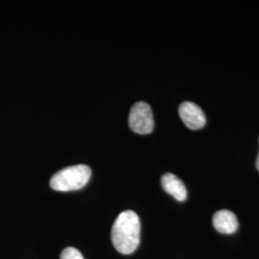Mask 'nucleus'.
<instances>
[{
	"instance_id": "1",
	"label": "nucleus",
	"mask_w": 259,
	"mask_h": 259,
	"mask_svg": "<svg viewBox=\"0 0 259 259\" xmlns=\"http://www.w3.org/2000/svg\"><path fill=\"white\" fill-rule=\"evenodd\" d=\"M140 230L137 213L133 210L121 212L111 228V241L114 248L122 254L133 253L140 243Z\"/></svg>"
},
{
	"instance_id": "2",
	"label": "nucleus",
	"mask_w": 259,
	"mask_h": 259,
	"mask_svg": "<svg viewBox=\"0 0 259 259\" xmlns=\"http://www.w3.org/2000/svg\"><path fill=\"white\" fill-rule=\"evenodd\" d=\"M92 176V169L85 164L66 167L55 173L49 185L56 191H74L83 188Z\"/></svg>"
},
{
	"instance_id": "3",
	"label": "nucleus",
	"mask_w": 259,
	"mask_h": 259,
	"mask_svg": "<svg viewBox=\"0 0 259 259\" xmlns=\"http://www.w3.org/2000/svg\"><path fill=\"white\" fill-rule=\"evenodd\" d=\"M130 128L139 135H148L154 130V116L147 103H136L131 109Z\"/></svg>"
},
{
	"instance_id": "4",
	"label": "nucleus",
	"mask_w": 259,
	"mask_h": 259,
	"mask_svg": "<svg viewBox=\"0 0 259 259\" xmlns=\"http://www.w3.org/2000/svg\"><path fill=\"white\" fill-rule=\"evenodd\" d=\"M179 114L185 126L189 129H202L206 123L204 111L194 103H182L179 108Z\"/></svg>"
},
{
	"instance_id": "5",
	"label": "nucleus",
	"mask_w": 259,
	"mask_h": 259,
	"mask_svg": "<svg viewBox=\"0 0 259 259\" xmlns=\"http://www.w3.org/2000/svg\"><path fill=\"white\" fill-rule=\"evenodd\" d=\"M213 227L223 234H232L238 229V220L231 210L222 209L213 215Z\"/></svg>"
},
{
	"instance_id": "6",
	"label": "nucleus",
	"mask_w": 259,
	"mask_h": 259,
	"mask_svg": "<svg viewBox=\"0 0 259 259\" xmlns=\"http://www.w3.org/2000/svg\"><path fill=\"white\" fill-rule=\"evenodd\" d=\"M162 188L168 194L173 196L177 201L184 202L187 198V190L185 184L172 173H166L161 177Z\"/></svg>"
},
{
	"instance_id": "7",
	"label": "nucleus",
	"mask_w": 259,
	"mask_h": 259,
	"mask_svg": "<svg viewBox=\"0 0 259 259\" xmlns=\"http://www.w3.org/2000/svg\"><path fill=\"white\" fill-rule=\"evenodd\" d=\"M60 259H83V254L80 252V250L69 247L65 248V250L62 251Z\"/></svg>"
},
{
	"instance_id": "8",
	"label": "nucleus",
	"mask_w": 259,
	"mask_h": 259,
	"mask_svg": "<svg viewBox=\"0 0 259 259\" xmlns=\"http://www.w3.org/2000/svg\"><path fill=\"white\" fill-rule=\"evenodd\" d=\"M256 168H257V170L259 171V153L258 157H257V159H256Z\"/></svg>"
}]
</instances>
